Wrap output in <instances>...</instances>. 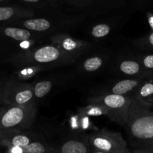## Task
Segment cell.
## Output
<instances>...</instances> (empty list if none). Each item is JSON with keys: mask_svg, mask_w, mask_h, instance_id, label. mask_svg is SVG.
Wrapping results in <instances>:
<instances>
[{"mask_svg": "<svg viewBox=\"0 0 153 153\" xmlns=\"http://www.w3.org/2000/svg\"><path fill=\"white\" fill-rule=\"evenodd\" d=\"M82 111L83 113L91 115V116H100V115L105 114L110 117L109 111L105 107L100 104H95V103H91V105L85 108Z\"/></svg>", "mask_w": 153, "mask_h": 153, "instance_id": "obj_14", "label": "cell"}, {"mask_svg": "<svg viewBox=\"0 0 153 153\" xmlns=\"http://www.w3.org/2000/svg\"><path fill=\"white\" fill-rule=\"evenodd\" d=\"M35 111L31 104L13 105L0 115V128L22 130L29 128L34 120Z\"/></svg>", "mask_w": 153, "mask_h": 153, "instance_id": "obj_2", "label": "cell"}, {"mask_svg": "<svg viewBox=\"0 0 153 153\" xmlns=\"http://www.w3.org/2000/svg\"><path fill=\"white\" fill-rule=\"evenodd\" d=\"M25 1H28V2H37L39 0H23Z\"/></svg>", "mask_w": 153, "mask_h": 153, "instance_id": "obj_27", "label": "cell"}, {"mask_svg": "<svg viewBox=\"0 0 153 153\" xmlns=\"http://www.w3.org/2000/svg\"><path fill=\"white\" fill-rule=\"evenodd\" d=\"M23 25L26 28L37 31H46L49 29L51 26L49 21L45 19H28L23 22Z\"/></svg>", "mask_w": 153, "mask_h": 153, "instance_id": "obj_11", "label": "cell"}, {"mask_svg": "<svg viewBox=\"0 0 153 153\" xmlns=\"http://www.w3.org/2000/svg\"><path fill=\"white\" fill-rule=\"evenodd\" d=\"M142 149H147V150L152 151V152H153V143H151V144L148 145V146H146V147L142 148Z\"/></svg>", "mask_w": 153, "mask_h": 153, "instance_id": "obj_25", "label": "cell"}, {"mask_svg": "<svg viewBox=\"0 0 153 153\" xmlns=\"http://www.w3.org/2000/svg\"><path fill=\"white\" fill-rule=\"evenodd\" d=\"M58 153H90L89 145L77 140H70L61 144Z\"/></svg>", "mask_w": 153, "mask_h": 153, "instance_id": "obj_8", "label": "cell"}, {"mask_svg": "<svg viewBox=\"0 0 153 153\" xmlns=\"http://www.w3.org/2000/svg\"><path fill=\"white\" fill-rule=\"evenodd\" d=\"M143 42L145 43V46L153 49V31L148 34L146 37H144Z\"/></svg>", "mask_w": 153, "mask_h": 153, "instance_id": "obj_22", "label": "cell"}, {"mask_svg": "<svg viewBox=\"0 0 153 153\" xmlns=\"http://www.w3.org/2000/svg\"><path fill=\"white\" fill-rule=\"evenodd\" d=\"M126 126L134 146L144 148L153 143V111L133 97Z\"/></svg>", "mask_w": 153, "mask_h": 153, "instance_id": "obj_1", "label": "cell"}, {"mask_svg": "<svg viewBox=\"0 0 153 153\" xmlns=\"http://www.w3.org/2000/svg\"><path fill=\"white\" fill-rule=\"evenodd\" d=\"M22 153H49V149L41 142H31L23 147H20Z\"/></svg>", "mask_w": 153, "mask_h": 153, "instance_id": "obj_13", "label": "cell"}, {"mask_svg": "<svg viewBox=\"0 0 153 153\" xmlns=\"http://www.w3.org/2000/svg\"><path fill=\"white\" fill-rule=\"evenodd\" d=\"M146 16H147V19L149 26H150L151 29H152L153 31V13L148 12V13H146Z\"/></svg>", "mask_w": 153, "mask_h": 153, "instance_id": "obj_23", "label": "cell"}, {"mask_svg": "<svg viewBox=\"0 0 153 153\" xmlns=\"http://www.w3.org/2000/svg\"><path fill=\"white\" fill-rule=\"evenodd\" d=\"M145 79L142 77L134 79H125V80L120 81L112 88V94L127 95L128 93L135 91Z\"/></svg>", "mask_w": 153, "mask_h": 153, "instance_id": "obj_6", "label": "cell"}, {"mask_svg": "<svg viewBox=\"0 0 153 153\" xmlns=\"http://www.w3.org/2000/svg\"><path fill=\"white\" fill-rule=\"evenodd\" d=\"M76 46H77V43L70 38H67L63 41V47L66 50L71 51L74 49L75 48H76Z\"/></svg>", "mask_w": 153, "mask_h": 153, "instance_id": "obj_21", "label": "cell"}, {"mask_svg": "<svg viewBox=\"0 0 153 153\" xmlns=\"http://www.w3.org/2000/svg\"><path fill=\"white\" fill-rule=\"evenodd\" d=\"M120 153H131V152H130V151L128 150V149H127V150H125V151H123V152H120Z\"/></svg>", "mask_w": 153, "mask_h": 153, "instance_id": "obj_28", "label": "cell"}, {"mask_svg": "<svg viewBox=\"0 0 153 153\" xmlns=\"http://www.w3.org/2000/svg\"><path fill=\"white\" fill-rule=\"evenodd\" d=\"M33 95L34 93L30 88H19L11 94L12 103L14 105H25L30 104Z\"/></svg>", "mask_w": 153, "mask_h": 153, "instance_id": "obj_9", "label": "cell"}, {"mask_svg": "<svg viewBox=\"0 0 153 153\" xmlns=\"http://www.w3.org/2000/svg\"><path fill=\"white\" fill-rule=\"evenodd\" d=\"M60 57L59 49L55 46H43L37 49L34 54V59L38 63H49L58 59Z\"/></svg>", "mask_w": 153, "mask_h": 153, "instance_id": "obj_7", "label": "cell"}, {"mask_svg": "<svg viewBox=\"0 0 153 153\" xmlns=\"http://www.w3.org/2000/svg\"><path fill=\"white\" fill-rule=\"evenodd\" d=\"M9 144L15 147H23L31 143V140L27 135L23 134H15L10 138L7 139Z\"/></svg>", "mask_w": 153, "mask_h": 153, "instance_id": "obj_15", "label": "cell"}, {"mask_svg": "<svg viewBox=\"0 0 153 153\" xmlns=\"http://www.w3.org/2000/svg\"><path fill=\"white\" fill-rule=\"evenodd\" d=\"M140 64L142 66L143 72L146 77L153 76V55H147L143 56L140 60Z\"/></svg>", "mask_w": 153, "mask_h": 153, "instance_id": "obj_17", "label": "cell"}, {"mask_svg": "<svg viewBox=\"0 0 153 153\" xmlns=\"http://www.w3.org/2000/svg\"><path fill=\"white\" fill-rule=\"evenodd\" d=\"M131 153H153L152 151L147 150L146 149H142V148H138V149H134Z\"/></svg>", "mask_w": 153, "mask_h": 153, "instance_id": "obj_24", "label": "cell"}, {"mask_svg": "<svg viewBox=\"0 0 153 153\" xmlns=\"http://www.w3.org/2000/svg\"><path fill=\"white\" fill-rule=\"evenodd\" d=\"M102 64V60L100 57H93V58H88L84 63V69L86 71L94 72L100 68Z\"/></svg>", "mask_w": 153, "mask_h": 153, "instance_id": "obj_18", "label": "cell"}, {"mask_svg": "<svg viewBox=\"0 0 153 153\" xmlns=\"http://www.w3.org/2000/svg\"><path fill=\"white\" fill-rule=\"evenodd\" d=\"M110 27L107 24H100L93 28L92 34L95 37H102L110 32Z\"/></svg>", "mask_w": 153, "mask_h": 153, "instance_id": "obj_19", "label": "cell"}, {"mask_svg": "<svg viewBox=\"0 0 153 153\" xmlns=\"http://www.w3.org/2000/svg\"><path fill=\"white\" fill-rule=\"evenodd\" d=\"M90 102L105 107L109 111L110 117L126 125L128 111L131 102V97L112 94L97 97L90 100Z\"/></svg>", "mask_w": 153, "mask_h": 153, "instance_id": "obj_3", "label": "cell"}, {"mask_svg": "<svg viewBox=\"0 0 153 153\" xmlns=\"http://www.w3.org/2000/svg\"><path fill=\"white\" fill-rule=\"evenodd\" d=\"M132 97L146 107L153 108V76L146 78L135 90V94Z\"/></svg>", "mask_w": 153, "mask_h": 153, "instance_id": "obj_5", "label": "cell"}, {"mask_svg": "<svg viewBox=\"0 0 153 153\" xmlns=\"http://www.w3.org/2000/svg\"><path fill=\"white\" fill-rule=\"evenodd\" d=\"M90 153H108V152H103V151H100V150H96V149H94V152H90ZM120 153V152H119Z\"/></svg>", "mask_w": 153, "mask_h": 153, "instance_id": "obj_26", "label": "cell"}, {"mask_svg": "<svg viewBox=\"0 0 153 153\" xmlns=\"http://www.w3.org/2000/svg\"><path fill=\"white\" fill-rule=\"evenodd\" d=\"M14 14V9L10 7H0V21L10 19Z\"/></svg>", "mask_w": 153, "mask_h": 153, "instance_id": "obj_20", "label": "cell"}, {"mask_svg": "<svg viewBox=\"0 0 153 153\" xmlns=\"http://www.w3.org/2000/svg\"><path fill=\"white\" fill-rule=\"evenodd\" d=\"M4 1V0H0V1Z\"/></svg>", "mask_w": 153, "mask_h": 153, "instance_id": "obj_29", "label": "cell"}, {"mask_svg": "<svg viewBox=\"0 0 153 153\" xmlns=\"http://www.w3.org/2000/svg\"><path fill=\"white\" fill-rule=\"evenodd\" d=\"M52 84L49 81H43L35 85L34 88V94L37 98H42L46 96L52 89Z\"/></svg>", "mask_w": 153, "mask_h": 153, "instance_id": "obj_16", "label": "cell"}, {"mask_svg": "<svg viewBox=\"0 0 153 153\" xmlns=\"http://www.w3.org/2000/svg\"><path fill=\"white\" fill-rule=\"evenodd\" d=\"M89 143L96 150L119 153L127 150V143L120 133L102 130L91 134Z\"/></svg>", "mask_w": 153, "mask_h": 153, "instance_id": "obj_4", "label": "cell"}, {"mask_svg": "<svg viewBox=\"0 0 153 153\" xmlns=\"http://www.w3.org/2000/svg\"><path fill=\"white\" fill-rule=\"evenodd\" d=\"M120 69L121 72L128 76H136V75L142 74L144 77H146L142 68L140 62H138V61H124L120 65Z\"/></svg>", "mask_w": 153, "mask_h": 153, "instance_id": "obj_10", "label": "cell"}, {"mask_svg": "<svg viewBox=\"0 0 153 153\" xmlns=\"http://www.w3.org/2000/svg\"><path fill=\"white\" fill-rule=\"evenodd\" d=\"M4 34L6 36L14 39L19 41H25L28 40L31 37V33L25 29L18 28H6L4 29Z\"/></svg>", "mask_w": 153, "mask_h": 153, "instance_id": "obj_12", "label": "cell"}]
</instances>
